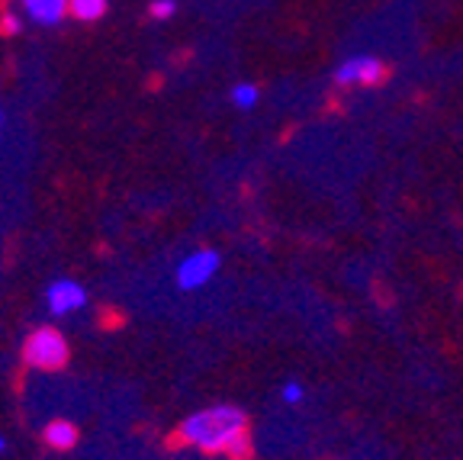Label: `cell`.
<instances>
[{"label": "cell", "instance_id": "obj_1", "mask_svg": "<svg viewBox=\"0 0 463 460\" xmlns=\"http://www.w3.org/2000/svg\"><path fill=\"white\" fill-rule=\"evenodd\" d=\"M181 441L206 454L248 457V418L239 406H210L184 418Z\"/></svg>", "mask_w": 463, "mask_h": 460}, {"label": "cell", "instance_id": "obj_2", "mask_svg": "<svg viewBox=\"0 0 463 460\" xmlns=\"http://www.w3.org/2000/svg\"><path fill=\"white\" fill-rule=\"evenodd\" d=\"M29 367H36V370H58V367L68 364V341L65 335L58 329H36L29 335L26 341V351H23Z\"/></svg>", "mask_w": 463, "mask_h": 460}, {"label": "cell", "instance_id": "obj_3", "mask_svg": "<svg viewBox=\"0 0 463 460\" xmlns=\"http://www.w3.org/2000/svg\"><path fill=\"white\" fill-rule=\"evenodd\" d=\"M383 78H386V65L376 55H354L335 68V84L341 87H351V84L373 87Z\"/></svg>", "mask_w": 463, "mask_h": 460}, {"label": "cell", "instance_id": "obj_4", "mask_svg": "<svg viewBox=\"0 0 463 460\" xmlns=\"http://www.w3.org/2000/svg\"><path fill=\"white\" fill-rule=\"evenodd\" d=\"M216 271H219V254L216 252H210V248L194 252L181 261V267H177V287L181 290L206 287V283L216 277Z\"/></svg>", "mask_w": 463, "mask_h": 460}, {"label": "cell", "instance_id": "obj_5", "mask_svg": "<svg viewBox=\"0 0 463 460\" xmlns=\"http://www.w3.org/2000/svg\"><path fill=\"white\" fill-rule=\"evenodd\" d=\"M45 302H49V310L55 312V316H68V312L84 306L87 293H84V287L74 281H55L49 287V293H45Z\"/></svg>", "mask_w": 463, "mask_h": 460}, {"label": "cell", "instance_id": "obj_6", "mask_svg": "<svg viewBox=\"0 0 463 460\" xmlns=\"http://www.w3.org/2000/svg\"><path fill=\"white\" fill-rule=\"evenodd\" d=\"M26 14L43 26H55L68 10V0H23Z\"/></svg>", "mask_w": 463, "mask_h": 460}, {"label": "cell", "instance_id": "obj_7", "mask_svg": "<svg viewBox=\"0 0 463 460\" xmlns=\"http://www.w3.org/2000/svg\"><path fill=\"white\" fill-rule=\"evenodd\" d=\"M45 445L55 447V451H68V447H74V441H78V428H74L71 422H49L45 425V432H43Z\"/></svg>", "mask_w": 463, "mask_h": 460}, {"label": "cell", "instance_id": "obj_8", "mask_svg": "<svg viewBox=\"0 0 463 460\" xmlns=\"http://www.w3.org/2000/svg\"><path fill=\"white\" fill-rule=\"evenodd\" d=\"M68 10H71L74 20L94 23L107 14V0H68Z\"/></svg>", "mask_w": 463, "mask_h": 460}, {"label": "cell", "instance_id": "obj_9", "mask_svg": "<svg viewBox=\"0 0 463 460\" xmlns=\"http://www.w3.org/2000/svg\"><path fill=\"white\" fill-rule=\"evenodd\" d=\"M260 101V91L254 84H235L232 87V103H235V107L239 110H254V103Z\"/></svg>", "mask_w": 463, "mask_h": 460}, {"label": "cell", "instance_id": "obj_10", "mask_svg": "<svg viewBox=\"0 0 463 460\" xmlns=\"http://www.w3.org/2000/svg\"><path fill=\"white\" fill-rule=\"evenodd\" d=\"M174 10H177V4H174V0H155V4H152L155 20H167V16H174Z\"/></svg>", "mask_w": 463, "mask_h": 460}, {"label": "cell", "instance_id": "obj_11", "mask_svg": "<svg viewBox=\"0 0 463 460\" xmlns=\"http://www.w3.org/2000/svg\"><path fill=\"white\" fill-rule=\"evenodd\" d=\"M280 399L283 403H299V399H303V387H299V383H283V389H280Z\"/></svg>", "mask_w": 463, "mask_h": 460}, {"label": "cell", "instance_id": "obj_12", "mask_svg": "<svg viewBox=\"0 0 463 460\" xmlns=\"http://www.w3.org/2000/svg\"><path fill=\"white\" fill-rule=\"evenodd\" d=\"M4 33H10V36L20 33V20H16V16H4Z\"/></svg>", "mask_w": 463, "mask_h": 460}, {"label": "cell", "instance_id": "obj_13", "mask_svg": "<svg viewBox=\"0 0 463 460\" xmlns=\"http://www.w3.org/2000/svg\"><path fill=\"white\" fill-rule=\"evenodd\" d=\"M4 447H7V441H4V438H0V454H4Z\"/></svg>", "mask_w": 463, "mask_h": 460}, {"label": "cell", "instance_id": "obj_14", "mask_svg": "<svg viewBox=\"0 0 463 460\" xmlns=\"http://www.w3.org/2000/svg\"><path fill=\"white\" fill-rule=\"evenodd\" d=\"M0 122H4V113H0Z\"/></svg>", "mask_w": 463, "mask_h": 460}]
</instances>
